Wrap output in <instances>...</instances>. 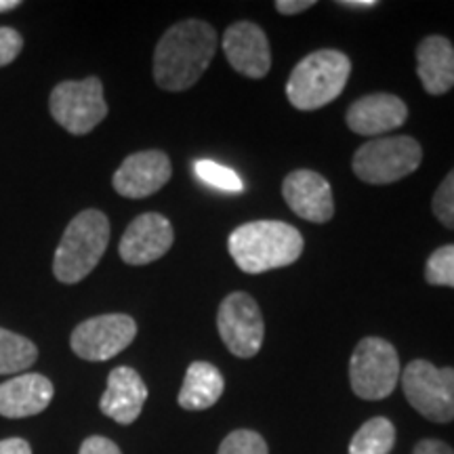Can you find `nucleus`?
Masks as SVG:
<instances>
[{"mask_svg": "<svg viewBox=\"0 0 454 454\" xmlns=\"http://www.w3.org/2000/svg\"><path fill=\"white\" fill-rule=\"evenodd\" d=\"M217 454H270L263 435L251 429H236L221 442Z\"/></svg>", "mask_w": 454, "mask_h": 454, "instance_id": "nucleus-24", "label": "nucleus"}, {"mask_svg": "<svg viewBox=\"0 0 454 454\" xmlns=\"http://www.w3.org/2000/svg\"><path fill=\"white\" fill-rule=\"evenodd\" d=\"M194 173L202 184L211 185L215 190L231 192V194H238V192L244 190L240 175L230 167H223V164H217L213 160H196Z\"/></svg>", "mask_w": 454, "mask_h": 454, "instance_id": "nucleus-22", "label": "nucleus"}, {"mask_svg": "<svg viewBox=\"0 0 454 454\" xmlns=\"http://www.w3.org/2000/svg\"><path fill=\"white\" fill-rule=\"evenodd\" d=\"M219 36L200 20H185L170 26L154 51V81L160 89L179 93L200 81L211 66Z\"/></svg>", "mask_w": 454, "mask_h": 454, "instance_id": "nucleus-1", "label": "nucleus"}, {"mask_svg": "<svg viewBox=\"0 0 454 454\" xmlns=\"http://www.w3.org/2000/svg\"><path fill=\"white\" fill-rule=\"evenodd\" d=\"M402 389L419 414L434 423L454 421V368L412 360L402 372Z\"/></svg>", "mask_w": 454, "mask_h": 454, "instance_id": "nucleus-7", "label": "nucleus"}, {"mask_svg": "<svg viewBox=\"0 0 454 454\" xmlns=\"http://www.w3.org/2000/svg\"><path fill=\"white\" fill-rule=\"evenodd\" d=\"M78 454H122V452L110 438H104V435H90V438L82 442Z\"/></svg>", "mask_w": 454, "mask_h": 454, "instance_id": "nucleus-27", "label": "nucleus"}, {"mask_svg": "<svg viewBox=\"0 0 454 454\" xmlns=\"http://www.w3.org/2000/svg\"><path fill=\"white\" fill-rule=\"evenodd\" d=\"M351 74L349 57L340 51L322 49L294 66L286 82V98L301 112H314L340 95Z\"/></svg>", "mask_w": 454, "mask_h": 454, "instance_id": "nucleus-4", "label": "nucleus"}, {"mask_svg": "<svg viewBox=\"0 0 454 454\" xmlns=\"http://www.w3.org/2000/svg\"><path fill=\"white\" fill-rule=\"evenodd\" d=\"M175 231L170 221L160 213H145L130 221L121 238L118 253L124 263L147 265L170 251Z\"/></svg>", "mask_w": 454, "mask_h": 454, "instance_id": "nucleus-11", "label": "nucleus"}, {"mask_svg": "<svg viewBox=\"0 0 454 454\" xmlns=\"http://www.w3.org/2000/svg\"><path fill=\"white\" fill-rule=\"evenodd\" d=\"M223 53L230 66L247 78L268 76L271 51L265 32L253 21H236L223 34Z\"/></svg>", "mask_w": 454, "mask_h": 454, "instance_id": "nucleus-13", "label": "nucleus"}, {"mask_svg": "<svg viewBox=\"0 0 454 454\" xmlns=\"http://www.w3.org/2000/svg\"><path fill=\"white\" fill-rule=\"evenodd\" d=\"M38 357L36 345L24 334L0 328V374H20Z\"/></svg>", "mask_w": 454, "mask_h": 454, "instance_id": "nucleus-21", "label": "nucleus"}, {"mask_svg": "<svg viewBox=\"0 0 454 454\" xmlns=\"http://www.w3.org/2000/svg\"><path fill=\"white\" fill-rule=\"evenodd\" d=\"M110 242V221L98 208L78 213L67 223L53 257V274L64 284H78L98 268Z\"/></svg>", "mask_w": 454, "mask_h": 454, "instance_id": "nucleus-3", "label": "nucleus"}, {"mask_svg": "<svg viewBox=\"0 0 454 454\" xmlns=\"http://www.w3.org/2000/svg\"><path fill=\"white\" fill-rule=\"evenodd\" d=\"M282 196L297 217L311 223H326L334 215L333 187L316 170H293L282 184Z\"/></svg>", "mask_w": 454, "mask_h": 454, "instance_id": "nucleus-14", "label": "nucleus"}, {"mask_svg": "<svg viewBox=\"0 0 454 454\" xmlns=\"http://www.w3.org/2000/svg\"><path fill=\"white\" fill-rule=\"evenodd\" d=\"M145 400L147 387L141 374L130 366H118L107 377V387L99 400V408L112 421L130 425L139 419Z\"/></svg>", "mask_w": 454, "mask_h": 454, "instance_id": "nucleus-16", "label": "nucleus"}, {"mask_svg": "<svg viewBox=\"0 0 454 454\" xmlns=\"http://www.w3.org/2000/svg\"><path fill=\"white\" fill-rule=\"evenodd\" d=\"M417 74L429 95H444L454 87V47L444 36H427L417 47Z\"/></svg>", "mask_w": 454, "mask_h": 454, "instance_id": "nucleus-18", "label": "nucleus"}, {"mask_svg": "<svg viewBox=\"0 0 454 454\" xmlns=\"http://www.w3.org/2000/svg\"><path fill=\"white\" fill-rule=\"evenodd\" d=\"M340 7L345 9H372L377 7V0H340Z\"/></svg>", "mask_w": 454, "mask_h": 454, "instance_id": "nucleus-31", "label": "nucleus"}, {"mask_svg": "<svg viewBox=\"0 0 454 454\" xmlns=\"http://www.w3.org/2000/svg\"><path fill=\"white\" fill-rule=\"evenodd\" d=\"M170 173V160L168 156L160 150H145L130 154L127 160L121 164V168L114 173L112 185L118 194L124 198H147L156 194L168 184Z\"/></svg>", "mask_w": 454, "mask_h": 454, "instance_id": "nucleus-12", "label": "nucleus"}, {"mask_svg": "<svg viewBox=\"0 0 454 454\" xmlns=\"http://www.w3.org/2000/svg\"><path fill=\"white\" fill-rule=\"evenodd\" d=\"M55 395L51 379L38 372L17 374L0 383V417L26 419L47 411Z\"/></svg>", "mask_w": 454, "mask_h": 454, "instance_id": "nucleus-17", "label": "nucleus"}, {"mask_svg": "<svg viewBox=\"0 0 454 454\" xmlns=\"http://www.w3.org/2000/svg\"><path fill=\"white\" fill-rule=\"evenodd\" d=\"M227 248L242 271L263 274L293 265L303 253V236L282 221H253L231 231Z\"/></svg>", "mask_w": 454, "mask_h": 454, "instance_id": "nucleus-2", "label": "nucleus"}, {"mask_svg": "<svg viewBox=\"0 0 454 454\" xmlns=\"http://www.w3.org/2000/svg\"><path fill=\"white\" fill-rule=\"evenodd\" d=\"M223 389L225 379L217 366L211 362H194L187 368L177 402L184 411H207L217 404Z\"/></svg>", "mask_w": 454, "mask_h": 454, "instance_id": "nucleus-19", "label": "nucleus"}, {"mask_svg": "<svg viewBox=\"0 0 454 454\" xmlns=\"http://www.w3.org/2000/svg\"><path fill=\"white\" fill-rule=\"evenodd\" d=\"M425 280L431 286L454 288V244H446L431 253L425 265Z\"/></svg>", "mask_w": 454, "mask_h": 454, "instance_id": "nucleus-23", "label": "nucleus"}, {"mask_svg": "<svg viewBox=\"0 0 454 454\" xmlns=\"http://www.w3.org/2000/svg\"><path fill=\"white\" fill-rule=\"evenodd\" d=\"M412 454H454V450L442 440H421L414 446Z\"/></svg>", "mask_w": 454, "mask_h": 454, "instance_id": "nucleus-29", "label": "nucleus"}, {"mask_svg": "<svg viewBox=\"0 0 454 454\" xmlns=\"http://www.w3.org/2000/svg\"><path fill=\"white\" fill-rule=\"evenodd\" d=\"M137 337V325L127 314L89 317L74 328L70 345L87 362H106L124 351Z\"/></svg>", "mask_w": 454, "mask_h": 454, "instance_id": "nucleus-10", "label": "nucleus"}, {"mask_svg": "<svg viewBox=\"0 0 454 454\" xmlns=\"http://www.w3.org/2000/svg\"><path fill=\"white\" fill-rule=\"evenodd\" d=\"M431 208H434L435 219L442 225L448 227V230H454V168L446 175V179L442 181L438 190H435Z\"/></svg>", "mask_w": 454, "mask_h": 454, "instance_id": "nucleus-25", "label": "nucleus"}, {"mask_svg": "<svg viewBox=\"0 0 454 454\" xmlns=\"http://www.w3.org/2000/svg\"><path fill=\"white\" fill-rule=\"evenodd\" d=\"M314 0H278L276 9L282 15H299L314 7Z\"/></svg>", "mask_w": 454, "mask_h": 454, "instance_id": "nucleus-28", "label": "nucleus"}, {"mask_svg": "<svg viewBox=\"0 0 454 454\" xmlns=\"http://www.w3.org/2000/svg\"><path fill=\"white\" fill-rule=\"evenodd\" d=\"M0 454H32V446L24 438L0 440Z\"/></svg>", "mask_w": 454, "mask_h": 454, "instance_id": "nucleus-30", "label": "nucleus"}, {"mask_svg": "<svg viewBox=\"0 0 454 454\" xmlns=\"http://www.w3.org/2000/svg\"><path fill=\"white\" fill-rule=\"evenodd\" d=\"M406 118L408 107L400 98L389 93H372L351 104L345 121L356 135L379 137V135L400 129Z\"/></svg>", "mask_w": 454, "mask_h": 454, "instance_id": "nucleus-15", "label": "nucleus"}, {"mask_svg": "<svg viewBox=\"0 0 454 454\" xmlns=\"http://www.w3.org/2000/svg\"><path fill=\"white\" fill-rule=\"evenodd\" d=\"M217 331L225 348L236 357L248 360L257 356L265 337L263 316L257 301L247 293L227 294L219 305Z\"/></svg>", "mask_w": 454, "mask_h": 454, "instance_id": "nucleus-9", "label": "nucleus"}, {"mask_svg": "<svg viewBox=\"0 0 454 454\" xmlns=\"http://www.w3.org/2000/svg\"><path fill=\"white\" fill-rule=\"evenodd\" d=\"M423 160V147L417 139L397 135L368 141L354 154L351 168L356 177L371 185H387L408 177Z\"/></svg>", "mask_w": 454, "mask_h": 454, "instance_id": "nucleus-5", "label": "nucleus"}, {"mask_svg": "<svg viewBox=\"0 0 454 454\" xmlns=\"http://www.w3.org/2000/svg\"><path fill=\"white\" fill-rule=\"evenodd\" d=\"M20 0H0V13H7V11L20 7Z\"/></svg>", "mask_w": 454, "mask_h": 454, "instance_id": "nucleus-32", "label": "nucleus"}, {"mask_svg": "<svg viewBox=\"0 0 454 454\" xmlns=\"http://www.w3.org/2000/svg\"><path fill=\"white\" fill-rule=\"evenodd\" d=\"M49 110L67 133L87 135L107 116L104 84L95 76L59 82L51 93Z\"/></svg>", "mask_w": 454, "mask_h": 454, "instance_id": "nucleus-8", "label": "nucleus"}, {"mask_svg": "<svg viewBox=\"0 0 454 454\" xmlns=\"http://www.w3.org/2000/svg\"><path fill=\"white\" fill-rule=\"evenodd\" d=\"M394 444V423L385 417H374L356 431L349 444V454H389Z\"/></svg>", "mask_w": 454, "mask_h": 454, "instance_id": "nucleus-20", "label": "nucleus"}, {"mask_svg": "<svg viewBox=\"0 0 454 454\" xmlns=\"http://www.w3.org/2000/svg\"><path fill=\"white\" fill-rule=\"evenodd\" d=\"M24 49V38L13 27H0V67L13 64Z\"/></svg>", "mask_w": 454, "mask_h": 454, "instance_id": "nucleus-26", "label": "nucleus"}, {"mask_svg": "<svg viewBox=\"0 0 454 454\" xmlns=\"http://www.w3.org/2000/svg\"><path fill=\"white\" fill-rule=\"evenodd\" d=\"M400 357L389 340L366 337L356 345L349 362L351 389L362 400H383L400 381Z\"/></svg>", "mask_w": 454, "mask_h": 454, "instance_id": "nucleus-6", "label": "nucleus"}]
</instances>
